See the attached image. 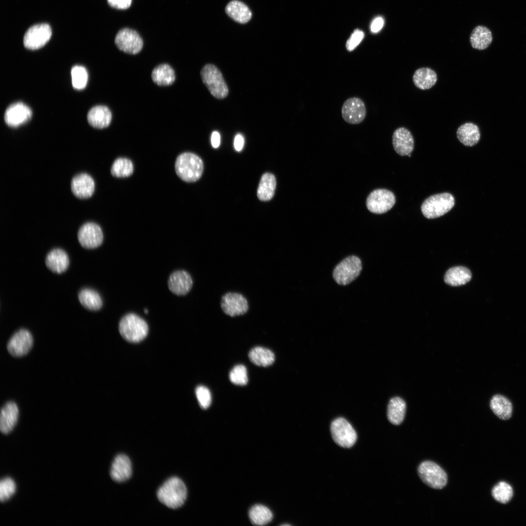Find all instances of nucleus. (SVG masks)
<instances>
[{
  "mask_svg": "<svg viewBox=\"0 0 526 526\" xmlns=\"http://www.w3.org/2000/svg\"><path fill=\"white\" fill-rule=\"evenodd\" d=\"M52 35L50 26L45 23L35 25L28 29L24 35L23 44L30 50H36L43 47Z\"/></svg>",
  "mask_w": 526,
  "mask_h": 526,
  "instance_id": "10",
  "label": "nucleus"
},
{
  "mask_svg": "<svg viewBox=\"0 0 526 526\" xmlns=\"http://www.w3.org/2000/svg\"><path fill=\"white\" fill-rule=\"evenodd\" d=\"M153 81L161 86L171 85L175 80V72L168 64H161L155 67L151 73Z\"/></svg>",
  "mask_w": 526,
  "mask_h": 526,
  "instance_id": "30",
  "label": "nucleus"
},
{
  "mask_svg": "<svg viewBox=\"0 0 526 526\" xmlns=\"http://www.w3.org/2000/svg\"><path fill=\"white\" fill-rule=\"evenodd\" d=\"M418 475L422 481L428 486L441 489L447 483V476L445 471L437 464L432 461L422 462L418 468Z\"/></svg>",
  "mask_w": 526,
  "mask_h": 526,
  "instance_id": "7",
  "label": "nucleus"
},
{
  "mask_svg": "<svg viewBox=\"0 0 526 526\" xmlns=\"http://www.w3.org/2000/svg\"><path fill=\"white\" fill-rule=\"evenodd\" d=\"M490 407L494 413L501 419L507 420L511 416L512 404L507 397L502 395H494L490 400Z\"/></svg>",
  "mask_w": 526,
  "mask_h": 526,
  "instance_id": "29",
  "label": "nucleus"
},
{
  "mask_svg": "<svg viewBox=\"0 0 526 526\" xmlns=\"http://www.w3.org/2000/svg\"><path fill=\"white\" fill-rule=\"evenodd\" d=\"M364 37V33L359 30H355L347 41L346 47L348 51L354 50L361 42Z\"/></svg>",
  "mask_w": 526,
  "mask_h": 526,
  "instance_id": "42",
  "label": "nucleus"
},
{
  "mask_svg": "<svg viewBox=\"0 0 526 526\" xmlns=\"http://www.w3.org/2000/svg\"><path fill=\"white\" fill-rule=\"evenodd\" d=\"M362 270L360 259L356 256H350L341 261L335 267L333 273L336 282L345 285L355 280Z\"/></svg>",
  "mask_w": 526,
  "mask_h": 526,
  "instance_id": "6",
  "label": "nucleus"
},
{
  "mask_svg": "<svg viewBox=\"0 0 526 526\" xmlns=\"http://www.w3.org/2000/svg\"><path fill=\"white\" fill-rule=\"evenodd\" d=\"M132 472L131 462L128 457L124 454L116 456L110 470L112 479L117 482H124L130 478Z\"/></svg>",
  "mask_w": 526,
  "mask_h": 526,
  "instance_id": "20",
  "label": "nucleus"
},
{
  "mask_svg": "<svg viewBox=\"0 0 526 526\" xmlns=\"http://www.w3.org/2000/svg\"><path fill=\"white\" fill-rule=\"evenodd\" d=\"M491 493L496 501L502 504H506L512 498L513 492L510 485L501 481L493 487Z\"/></svg>",
  "mask_w": 526,
  "mask_h": 526,
  "instance_id": "37",
  "label": "nucleus"
},
{
  "mask_svg": "<svg viewBox=\"0 0 526 526\" xmlns=\"http://www.w3.org/2000/svg\"><path fill=\"white\" fill-rule=\"evenodd\" d=\"M225 12L229 17L240 23L247 22L252 17L249 8L242 2L237 0H232L227 4Z\"/></svg>",
  "mask_w": 526,
  "mask_h": 526,
  "instance_id": "26",
  "label": "nucleus"
},
{
  "mask_svg": "<svg viewBox=\"0 0 526 526\" xmlns=\"http://www.w3.org/2000/svg\"><path fill=\"white\" fill-rule=\"evenodd\" d=\"M471 278L470 270L463 266H455L449 269L444 276L445 282L456 286L465 284Z\"/></svg>",
  "mask_w": 526,
  "mask_h": 526,
  "instance_id": "31",
  "label": "nucleus"
},
{
  "mask_svg": "<svg viewBox=\"0 0 526 526\" xmlns=\"http://www.w3.org/2000/svg\"><path fill=\"white\" fill-rule=\"evenodd\" d=\"M112 117V113L110 109L107 107L103 105L94 107L89 111L87 114L89 123L97 129L107 127L111 122Z\"/></svg>",
  "mask_w": 526,
  "mask_h": 526,
  "instance_id": "23",
  "label": "nucleus"
},
{
  "mask_svg": "<svg viewBox=\"0 0 526 526\" xmlns=\"http://www.w3.org/2000/svg\"><path fill=\"white\" fill-rule=\"evenodd\" d=\"M196 397L201 407L204 409L208 408L211 402V394L207 387L199 386L195 390Z\"/></svg>",
  "mask_w": 526,
  "mask_h": 526,
  "instance_id": "41",
  "label": "nucleus"
},
{
  "mask_svg": "<svg viewBox=\"0 0 526 526\" xmlns=\"http://www.w3.org/2000/svg\"><path fill=\"white\" fill-rule=\"evenodd\" d=\"M392 143L396 152L401 156L408 155L413 150V136L411 132L404 127L394 131L392 136Z\"/></svg>",
  "mask_w": 526,
  "mask_h": 526,
  "instance_id": "18",
  "label": "nucleus"
},
{
  "mask_svg": "<svg viewBox=\"0 0 526 526\" xmlns=\"http://www.w3.org/2000/svg\"><path fill=\"white\" fill-rule=\"evenodd\" d=\"M395 202L394 193L386 189L379 188L373 190L366 200L368 209L375 214H382L391 209Z\"/></svg>",
  "mask_w": 526,
  "mask_h": 526,
  "instance_id": "9",
  "label": "nucleus"
},
{
  "mask_svg": "<svg viewBox=\"0 0 526 526\" xmlns=\"http://www.w3.org/2000/svg\"><path fill=\"white\" fill-rule=\"evenodd\" d=\"M133 166L132 161L126 158H119L113 164L111 172L116 177H126L132 174Z\"/></svg>",
  "mask_w": 526,
  "mask_h": 526,
  "instance_id": "36",
  "label": "nucleus"
},
{
  "mask_svg": "<svg viewBox=\"0 0 526 526\" xmlns=\"http://www.w3.org/2000/svg\"><path fill=\"white\" fill-rule=\"evenodd\" d=\"M341 115L346 122L357 124L363 121L366 115V109L363 101L358 97L347 99L341 108Z\"/></svg>",
  "mask_w": 526,
  "mask_h": 526,
  "instance_id": "14",
  "label": "nucleus"
},
{
  "mask_svg": "<svg viewBox=\"0 0 526 526\" xmlns=\"http://www.w3.org/2000/svg\"><path fill=\"white\" fill-rule=\"evenodd\" d=\"M71 187L72 192L77 198L87 199L94 193V182L90 175L81 173L73 178Z\"/></svg>",
  "mask_w": 526,
  "mask_h": 526,
  "instance_id": "19",
  "label": "nucleus"
},
{
  "mask_svg": "<svg viewBox=\"0 0 526 526\" xmlns=\"http://www.w3.org/2000/svg\"><path fill=\"white\" fill-rule=\"evenodd\" d=\"M492 40L491 31L486 27L479 25L472 30L470 36V43L472 48L484 50L490 44Z\"/></svg>",
  "mask_w": 526,
  "mask_h": 526,
  "instance_id": "27",
  "label": "nucleus"
},
{
  "mask_svg": "<svg viewBox=\"0 0 526 526\" xmlns=\"http://www.w3.org/2000/svg\"><path fill=\"white\" fill-rule=\"evenodd\" d=\"M72 85L77 90H81L86 87L88 75L86 68L82 66H75L71 70Z\"/></svg>",
  "mask_w": 526,
  "mask_h": 526,
  "instance_id": "38",
  "label": "nucleus"
},
{
  "mask_svg": "<svg viewBox=\"0 0 526 526\" xmlns=\"http://www.w3.org/2000/svg\"><path fill=\"white\" fill-rule=\"evenodd\" d=\"M384 24L383 19L381 17L376 18L371 25V31L374 33L379 31Z\"/></svg>",
  "mask_w": 526,
  "mask_h": 526,
  "instance_id": "44",
  "label": "nucleus"
},
{
  "mask_svg": "<svg viewBox=\"0 0 526 526\" xmlns=\"http://www.w3.org/2000/svg\"><path fill=\"white\" fill-rule=\"evenodd\" d=\"M32 114L30 108L22 102L10 105L4 114V120L11 127H17L28 121Z\"/></svg>",
  "mask_w": 526,
  "mask_h": 526,
  "instance_id": "16",
  "label": "nucleus"
},
{
  "mask_svg": "<svg viewBox=\"0 0 526 526\" xmlns=\"http://www.w3.org/2000/svg\"><path fill=\"white\" fill-rule=\"evenodd\" d=\"M406 403L400 397H393L390 400L387 408V418L393 424L399 425L404 420L406 412Z\"/></svg>",
  "mask_w": 526,
  "mask_h": 526,
  "instance_id": "28",
  "label": "nucleus"
},
{
  "mask_svg": "<svg viewBox=\"0 0 526 526\" xmlns=\"http://www.w3.org/2000/svg\"><path fill=\"white\" fill-rule=\"evenodd\" d=\"M202 159L191 152H184L177 158L175 169L177 175L183 181L195 182L201 177L203 171Z\"/></svg>",
  "mask_w": 526,
  "mask_h": 526,
  "instance_id": "2",
  "label": "nucleus"
},
{
  "mask_svg": "<svg viewBox=\"0 0 526 526\" xmlns=\"http://www.w3.org/2000/svg\"><path fill=\"white\" fill-rule=\"evenodd\" d=\"M456 135L459 141L468 147L475 145L480 139V132L478 127L471 122H467L461 125L456 131Z\"/></svg>",
  "mask_w": 526,
  "mask_h": 526,
  "instance_id": "24",
  "label": "nucleus"
},
{
  "mask_svg": "<svg viewBox=\"0 0 526 526\" xmlns=\"http://www.w3.org/2000/svg\"><path fill=\"white\" fill-rule=\"evenodd\" d=\"M16 485L9 477L2 479L0 482V500L3 502L9 500L15 493Z\"/></svg>",
  "mask_w": 526,
  "mask_h": 526,
  "instance_id": "40",
  "label": "nucleus"
},
{
  "mask_svg": "<svg viewBox=\"0 0 526 526\" xmlns=\"http://www.w3.org/2000/svg\"><path fill=\"white\" fill-rule=\"evenodd\" d=\"M250 360L255 365L267 367L273 363L275 360L274 353L268 349L262 347H255L249 353Z\"/></svg>",
  "mask_w": 526,
  "mask_h": 526,
  "instance_id": "34",
  "label": "nucleus"
},
{
  "mask_svg": "<svg viewBox=\"0 0 526 526\" xmlns=\"http://www.w3.org/2000/svg\"><path fill=\"white\" fill-rule=\"evenodd\" d=\"M147 322L134 313L123 316L119 323V331L122 337L131 342H138L145 338L148 333Z\"/></svg>",
  "mask_w": 526,
  "mask_h": 526,
  "instance_id": "3",
  "label": "nucleus"
},
{
  "mask_svg": "<svg viewBox=\"0 0 526 526\" xmlns=\"http://www.w3.org/2000/svg\"><path fill=\"white\" fill-rule=\"evenodd\" d=\"M33 344V338L27 329H20L15 332L8 342L7 348L9 353L14 357L26 355L31 350Z\"/></svg>",
  "mask_w": 526,
  "mask_h": 526,
  "instance_id": "13",
  "label": "nucleus"
},
{
  "mask_svg": "<svg viewBox=\"0 0 526 526\" xmlns=\"http://www.w3.org/2000/svg\"><path fill=\"white\" fill-rule=\"evenodd\" d=\"M230 381L235 385L244 386L248 382L246 367L242 364L236 365L230 372Z\"/></svg>",
  "mask_w": 526,
  "mask_h": 526,
  "instance_id": "39",
  "label": "nucleus"
},
{
  "mask_svg": "<svg viewBox=\"0 0 526 526\" xmlns=\"http://www.w3.org/2000/svg\"><path fill=\"white\" fill-rule=\"evenodd\" d=\"M17 405L13 401L7 402L1 408L0 415V430L3 434H8L15 427L19 418Z\"/></svg>",
  "mask_w": 526,
  "mask_h": 526,
  "instance_id": "21",
  "label": "nucleus"
},
{
  "mask_svg": "<svg viewBox=\"0 0 526 526\" xmlns=\"http://www.w3.org/2000/svg\"><path fill=\"white\" fill-rule=\"evenodd\" d=\"M78 298L80 303L89 310H97L102 306L101 296L97 291L93 289H81L78 293Z\"/></svg>",
  "mask_w": 526,
  "mask_h": 526,
  "instance_id": "32",
  "label": "nucleus"
},
{
  "mask_svg": "<svg viewBox=\"0 0 526 526\" xmlns=\"http://www.w3.org/2000/svg\"><path fill=\"white\" fill-rule=\"evenodd\" d=\"M159 501L167 507L176 509L181 507L186 500L185 485L179 478L173 477L167 480L157 493Z\"/></svg>",
  "mask_w": 526,
  "mask_h": 526,
  "instance_id": "1",
  "label": "nucleus"
},
{
  "mask_svg": "<svg viewBox=\"0 0 526 526\" xmlns=\"http://www.w3.org/2000/svg\"><path fill=\"white\" fill-rule=\"evenodd\" d=\"M168 287L173 294L181 296L187 294L191 290L193 281L190 274L183 270L172 272L168 279Z\"/></svg>",
  "mask_w": 526,
  "mask_h": 526,
  "instance_id": "17",
  "label": "nucleus"
},
{
  "mask_svg": "<svg viewBox=\"0 0 526 526\" xmlns=\"http://www.w3.org/2000/svg\"><path fill=\"white\" fill-rule=\"evenodd\" d=\"M211 143L214 148H217L220 144V135L217 131L212 133L211 136Z\"/></svg>",
  "mask_w": 526,
  "mask_h": 526,
  "instance_id": "46",
  "label": "nucleus"
},
{
  "mask_svg": "<svg viewBox=\"0 0 526 526\" xmlns=\"http://www.w3.org/2000/svg\"><path fill=\"white\" fill-rule=\"evenodd\" d=\"M45 263L46 266L54 272L60 273L65 271L69 265L67 253L60 248H55L46 255Z\"/></svg>",
  "mask_w": 526,
  "mask_h": 526,
  "instance_id": "22",
  "label": "nucleus"
},
{
  "mask_svg": "<svg viewBox=\"0 0 526 526\" xmlns=\"http://www.w3.org/2000/svg\"><path fill=\"white\" fill-rule=\"evenodd\" d=\"M144 312H145L146 313H148V310H147V309H145V310H144Z\"/></svg>",
  "mask_w": 526,
  "mask_h": 526,
  "instance_id": "47",
  "label": "nucleus"
},
{
  "mask_svg": "<svg viewBox=\"0 0 526 526\" xmlns=\"http://www.w3.org/2000/svg\"><path fill=\"white\" fill-rule=\"evenodd\" d=\"M77 238L80 244L87 248H93L99 246L103 240L101 228L96 223L88 222L79 229Z\"/></svg>",
  "mask_w": 526,
  "mask_h": 526,
  "instance_id": "15",
  "label": "nucleus"
},
{
  "mask_svg": "<svg viewBox=\"0 0 526 526\" xmlns=\"http://www.w3.org/2000/svg\"><path fill=\"white\" fill-rule=\"evenodd\" d=\"M249 517L253 524L263 526L271 521L273 514L266 507L262 505H256L250 509Z\"/></svg>",
  "mask_w": 526,
  "mask_h": 526,
  "instance_id": "35",
  "label": "nucleus"
},
{
  "mask_svg": "<svg viewBox=\"0 0 526 526\" xmlns=\"http://www.w3.org/2000/svg\"><path fill=\"white\" fill-rule=\"evenodd\" d=\"M107 1L113 7L119 9H126L130 6L132 0H107Z\"/></svg>",
  "mask_w": 526,
  "mask_h": 526,
  "instance_id": "43",
  "label": "nucleus"
},
{
  "mask_svg": "<svg viewBox=\"0 0 526 526\" xmlns=\"http://www.w3.org/2000/svg\"><path fill=\"white\" fill-rule=\"evenodd\" d=\"M413 80L415 86L418 89L428 90L436 83L437 74L434 70L429 67L420 68L414 72Z\"/></svg>",
  "mask_w": 526,
  "mask_h": 526,
  "instance_id": "25",
  "label": "nucleus"
},
{
  "mask_svg": "<svg viewBox=\"0 0 526 526\" xmlns=\"http://www.w3.org/2000/svg\"><path fill=\"white\" fill-rule=\"evenodd\" d=\"M276 181L274 175L270 173L264 174L260 180L257 190L258 198L263 201H269L274 195Z\"/></svg>",
  "mask_w": 526,
  "mask_h": 526,
  "instance_id": "33",
  "label": "nucleus"
},
{
  "mask_svg": "<svg viewBox=\"0 0 526 526\" xmlns=\"http://www.w3.org/2000/svg\"><path fill=\"white\" fill-rule=\"evenodd\" d=\"M453 196L448 192L432 195L422 203L421 209L423 215L428 219H434L443 216L454 206Z\"/></svg>",
  "mask_w": 526,
  "mask_h": 526,
  "instance_id": "4",
  "label": "nucleus"
},
{
  "mask_svg": "<svg viewBox=\"0 0 526 526\" xmlns=\"http://www.w3.org/2000/svg\"><path fill=\"white\" fill-rule=\"evenodd\" d=\"M204 84L215 98L223 99L228 94V88L220 70L215 65L208 64L201 71Z\"/></svg>",
  "mask_w": 526,
  "mask_h": 526,
  "instance_id": "5",
  "label": "nucleus"
},
{
  "mask_svg": "<svg viewBox=\"0 0 526 526\" xmlns=\"http://www.w3.org/2000/svg\"><path fill=\"white\" fill-rule=\"evenodd\" d=\"M330 430L334 441L341 447L350 448L357 441L356 431L344 418L339 417L335 419L331 424Z\"/></svg>",
  "mask_w": 526,
  "mask_h": 526,
  "instance_id": "8",
  "label": "nucleus"
},
{
  "mask_svg": "<svg viewBox=\"0 0 526 526\" xmlns=\"http://www.w3.org/2000/svg\"><path fill=\"white\" fill-rule=\"evenodd\" d=\"M221 307L227 315L233 317L245 314L249 308L246 299L241 294L228 292L221 299Z\"/></svg>",
  "mask_w": 526,
  "mask_h": 526,
  "instance_id": "12",
  "label": "nucleus"
},
{
  "mask_svg": "<svg viewBox=\"0 0 526 526\" xmlns=\"http://www.w3.org/2000/svg\"><path fill=\"white\" fill-rule=\"evenodd\" d=\"M115 43L121 51L132 55L140 52L143 45L139 35L129 28L122 29L118 32L115 38Z\"/></svg>",
  "mask_w": 526,
  "mask_h": 526,
  "instance_id": "11",
  "label": "nucleus"
},
{
  "mask_svg": "<svg viewBox=\"0 0 526 526\" xmlns=\"http://www.w3.org/2000/svg\"><path fill=\"white\" fill-rule=\"evenodd\" d=\"M244 142V138L242 134L238 133L235 136L234 140V147L236 151H240L243 149Z\"/></svg>",
  "mask_w": 526,
  "mask_h": 526,
  "instance_id": "45",
  "label": "nucleus"
}]
</instances>
